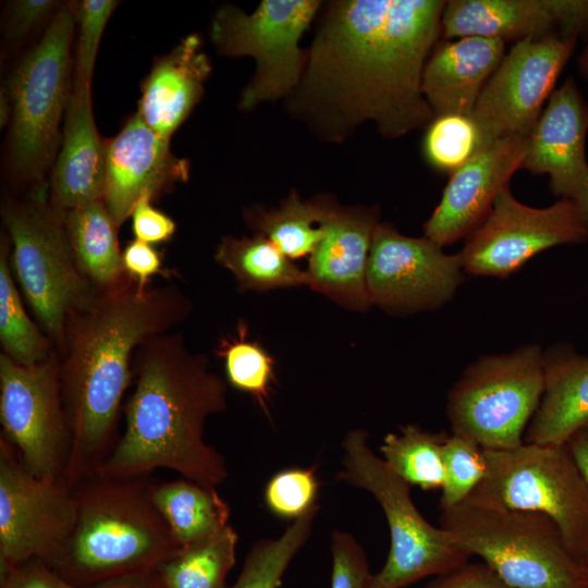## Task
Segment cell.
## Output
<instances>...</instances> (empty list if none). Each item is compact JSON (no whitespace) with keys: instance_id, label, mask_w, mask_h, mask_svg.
I'll return each instance as SVG.
<instances>
[{"instance_id":"1","label":"cell","mask_w":588,"mask_h":588,"mask_svg":"<svg viewBox=\"0 0 588 588\" xmlns=\"http://www.w3.org/2000/svg\"><path fill=\"white\" fill-rule=\"evenodd\" d=\"M446 1L341 0L327 5L287 110L340 143L372 122L388 139L434 119L421 88Z\"/></svg>"},{"instance_id":"2","label":"cell","mask_w":588,"mask_h":588,"mask_svg":"<svg viewBox=\"0 0 588 588\" xmlns=\"http://www.w3.org/2000/svg\"><path fill=\"white\" fill-rule=\"evenodd\" d=\"M191 311L175 285L140 289L126 275L96 290L68 319L60 352L63 406L71 431L64 479L74 488L96 475L110 454L137 348L169 332Z\"/></svg>"},{"instance_id":"3","label":"cell","mask_w":588,"mask_h":588,"mask_svg":"<svg viewBox=\"0 0 588 588\" xmlns=\"http://www.w3.org/2000/svg\"><path fill=\"white\" fill-rule=\"evenodd\" d=\"M133 371L124 432L97 474L132 479L164 468L206 487L224 482L225 458L206 443L205 426L225 409L226 384L206 356L191 352L180 334L164 332L137 348Z\"/></svg>"},{"instance_id":"4","label":"cell","mask_w":588,"mask_h":588,"mask_svg":"<svg viewBox=\"0 0 588 588\" xmlns=\"http://www.w3.org/2000/svg\"><path fill=\"white\" fill-rule=\"evenodd\" d=\"M144 478L94 475L75 486L77 516L52 568L75 587L155 571L182 548Z\"/></svg>"},{"instance_id":"5","label":"cell","mask_w":588,"mask_h":588,"mask_svg":"<svg viewBox=\"0 0 588 588\" xmlns=\"http://www.w3.org/2000/svg\"><path fill=\"white\" fill-rule=\"evenodd\" d=\"M440 527L515 588H588V566L548 515L464 500L440 509Z\"/></svg>"},{"instance_id":"6","label":"cell","mask_w":588,"mask_h":588,"mask_svg":"<svg viewBox=\"0 0 588 588\" xmlns=\"http://www.w3.org/2000/svg\"><path fill=\"white\" fill-rule=\"evenodd\" d=\"M32 196L8 199L1 216L8 231L13 273L52 345L62 351L69 317L84 307L96 289L74 259L62 213L47 197V185Z\"/></svg>"},{"instance_id":"7","label":"cell","mask_w":588,"mask_h":588,"mask_svg":"<svg viewBox=\"0 0 588 588\" xmlns=\"http://www.w3.org/2000/svg\"><path fill=\"white\" fill-rule=\"evenodd\" d=\"M76 4L62 3L39 42L27 51L1 89L11 103L9 148L14 172L44 184L56 159L60 124L71 95V46Z\"/></svg>"},{"instance_id":"8","label":"cell","mask_w":588,"mask_h":588,"mask_svg":"<svg viewBox=\"0 0 588 588\" xmlns=\"http://www.w3.org/2000/svg\"><path fill=\"white\" fill-rule=\"evenodd\" d=\"M360 429L346 433L342 469L336 479L372 494L390 532V550L368 588H405L426 577L448 573L471 558L443 528L431 525L417 510L411 485L377 456Z\"/></svg>"},{"instance_id":"9","label":"cell","mask_w":588,"mask_h":588,"mask_svg":"<svg viewBox=\"0 0 588 588\" xmlns=\"http://www.w3.org/2000/svg\"><path fill=\"white\" fill-rule=\"evenodd\" d=\"M486 474L467 501L536 511L558 525L573 555L588 566V483L564 444L483 449Z\"/></svg>"},{"instance_id":"10","label":"cell","mask_w":588,"mask_h":588,"mask_svg":"<svg viewBox=\"0 0 588 588\" xmlns=\"http://www.w3.org/2000/svg\"><path fill=\"white\" fill-rule=\"evenodd\" d=\"M544 353L525 345L471 364L448 394L452 433L482 449L519 446L544 391Z\"/></svg>"},{"instance_id":"11","label":"cell","mask_w":588,"mask_h":588,"mask_svg":"<svg viewBox=\"0 0 588 588\" xmlns=\"http://www.w3.org/2000/svg\"><path fill=\"white\" fill-rule=\"evenodd\" d=\"M320 7L318 0H264L252 13L231 4L216 12L210 37L217 51L224 57H252L256 65L240 97V109L286 99L295 90L306 60L299 40Z\"/></svg>"},{"instance_id":"12","label":"cell","mask_w":588,"mask_h":588,"mask_svg":"<svg viewBox=\"0 0 588 588\" xmlns=\"http://www.w3.org/2000/svg\"><path fill=\"white\" fill-rule=\"evenodd\" d=\"M0 421L2 436L27 470L38 477L64 478L71 431L58 352L28 366L0 355Z\"/></svg>"},{"instance_id":"13","label":"cell","mask_w":588,"mask_h":588,"mask_svg":"<svg viewBox=\"0 0 588 588\" xmlns=\"http://www.w3.org/2000/svg\"><path fill=\"white\" fill-rule=\"evenodd\" d=\"M77 516L74 489L64 478L38 477L0 436V572L32 559L50 567Z\"/></svg>"},{"instance_id":"14","label":"cell","mask_w":588,"mask_h":588,"mask_svg":"<svg viewBox=\"0 0 588 588\" xmlns=\"http://www.w3.org/2000/svg\"><path fill=\"white\" fill-rule=\"evenodd\" d=\"M577 39L555 34L515 42L487 81L471 112L479 150L510 137H528Z\"/></svg>"},{"instance_id":"15","label":"cell","mask_w":588,"mask_h":588,"mask_svg":"<svg viewBox=\"0 0 588 588\" xmlns=\"http://www.w3.org/2000/svg\"><path fill=\"white\" fill-rule=\"evenodd\" d=\"M587 240V219L573 201L560 198L549 207L534 208L519 203L506 186L458 254L465 273L505 278L538 253Z\"/></svg>"},{"instance_id":"16","label":"cell","mask_w":588,"mask_h":588,"mask_svg":"<svg viewBox=\"0 0 588 588\" xmlns=\"http://www.w3.org/2000/svg\"><path fill=\"white\" fill-rule=\"evenodd\" d=\"M463 272L460 254H446L425 236H405L389 223H378L367 264L372 304L392 313L436 309L452 298Z\"/></svg>"},{"instance_id":"17","label":"cell","mask_w":588,"mask_h":588,"mask_svg":"<svg viewBox=\"0 0 588 588\" xmlns=\"http://www.w3.org/2000/svg\"><path fill=\"white\" fill-rule=\"evenodd\" d=\"M588 102L572 77L550 96L527 137L524 170L547 174L554 196L573 201L588 222Z\"/></svg>"},{"instance_id":"18","label":"cell","mask_w":588,"mask_h":588,"mask_svg":"<svg viewBox=\"0 0 588 588\" xmlns=\"http://www.w3.org/2000/svg\"><path fill=\"white\" fill-rule=\"evenodd\" d=\"M527 137H510L478 150L450 174L442 197L424 225L425 237L443 247L467 237L488 217L500 192L523 168Z\"/></svg>"},{"instance_id":"19","label":"cell","mask_w":588,"mask_h":588,"mask_svg":"<svg viewBox=\"0 0 588 588\" xmlns=\"http://www.w3.org/2000/svg\"><path fill=\"white\" fill-rule=\"evenodd\" d=\"M378 218L377 207H343L324 197L323 235L309 256L308 286L347 309L367 310V264Z\"/></svg>"},{"instance_id":"20","label":"cell","mask_w":588,"mask_h":588,"mask_svg":"<svg viewBox=\"0 0 588 588\" xmlns=\"http://www.w3.org/2000/svg\"><path fill=\"white\" fill-rule=\"evenodd\" d=\"M441 28L445 39L518 41L555 34L588 42V0H452L445 3Z\"/></svg>"},{"instance_id":"21","label":"cell","mask_w":588,"mask_h":588,"mask_svg":"<svg viewBox=\"0 0 588 588\" xmlns=\"http://www.w3.org/2000/svg\"><path fill=\"white\" fill-rule=\"evenodd\" d=\"M188 177L189 161L176 157L170 139L155 133L137 113L107 139L102 200L118 228L144 193L155 198Z\"/></svg>"},{"instance_id":"22","label":"cell","mask_w":588,"mask_h":588,"mask_svg":"<svg viewBox=\"0 0 588 588\" xmlns=\"http://www.w3.org/2000/svg\"><path fill=\"white\" fill-rule=\"evenodd\" d=\"M107 140L99 135L91 88L73 86L63 121L61 148L51 175V205L60 212L102 200Z\"/></svg>"},{"instance_id":"23","label":"cell","mask_w":588,"mask_h":588,"mask_svg":"<svg viewBox=\"0 0 588 588\" xmlns=\"http://www.w3.org/2000/svg\"><path fill=\"white\" fill-rule=\"evenodd\" d=\"M504 52L505 41L477 36L446 39L437 46L425 65L421 82L434 118L470 117Z\"/></svg>"},{"instance_id":"24","label":"cell","mask_w":588,"mask_h":588,"mask_svg":"<svg viewBox=\"0 0 588 588\" xmlns=\"http://www.w3.org/2000/svg\"><path fill=\"white\" fill-rule=\"evenodd\" d=\"M210 72L199 35L186 36L155 59L136 113L155 133L170 139L200 100Z\"/></svg>"},{"instance_id":"25","label":"cell","mask_w":588,"mask_h":588,"mask_svg":"<svg viewBox=\"0 0 588 588\" xmlns=\"http://www.w3.org/2000/svg\"><path fill=\"white\" fill-rule=\"evenodd\" d=\"M544 391L525 432L524 442L564 444L588 421V357L572 346L544 353Z\"/></svg>"},{"instance_id":"26","label":"cell","mask_w":588,"mask_h":588,"mask_svg":"<svg viewBox=\"0 0 588 588\" xmlns=\"http://www.w3.org/2000/svg\"><path fill=\"white\" fill-rule=\"evenodd\" d=\"M147 492L182 549L211 539L230 525V505L217 488L181 477L149 483Z\"/></svg>"},{"instance_id":"27","label":"cell","mask_w":588,"mask_h":588,"mask_svg":"<svg viewBox=\"0 0 588 588\" xmlns=\"http://www.w3.org/2000/svg\"><path fill=\"white\" fill-rule=\"evenodd\" d=\"M65 233L83 275L96 290L119 284L127 275L117 230L103 200L61 212Z\"/></svg>"},{"instance_id":"28","label":"cell","mask_w":588,"mask_h":588,"mask_svg":"<svg viewBox=\"0 0 588 588\" xmlns=\"http://www.w3.org/2000/svg\"><path fill=\"white\" fill-rule=\"evenodd\" d=\"M216 261L228 269L241 290L266 291L308 285L306 270L299 269L267 237L224 236L215 253Z\"/></svg>"},{"instance_id":"29","label":"cell","mask_w":588,"mask_h":588,"mask_svg":"<svg viewBox=\"0 0 588 588\" xmlns=\"http://www.w3.org/2000/svg\"><path fill=\"white\" fill-rule=\"evenodd\" d=\"M323 209L324 197L304 201L292 191L278 207L266 210L254 206L245 211V218L255 234L267 237L294 260L310 256L322 238Z\"/></svg>"},{"instance_id":"30","label":"cell","mask_w":588,"mask_h":588,"mask_svg":"<svg viewBox=\"0 0 588 588\" xmlns=\"http://www.w3.org/2000/svg\"><path fill=\"white\" fill-rule=\"evenodd\" d=\"M237 540V532L229 525L211 539L181 549L157 567L164 587L225 588L236 561Z\"/></svg>"},{"instance_id":"31","label":"cell","mask_w":588,"mask_h":588,"mask_svg":"<svg viewBox=\"0 0 588 588\" xmlns=\"http://www.w3.org/2000/svg\"><path fill=\"white\" fill-rule=\"evenodd\" d=\"M445 432H429L406 425L399 433H388L380 451L385 464L411 486L422 490H442L445 481L442 448Z\"/></svg>"},{"instance_id":"32","label":"cell","mask_w":588,"mask_h":588,"mask_svg":"<svg viewBox=\"0 0 588 588\" xmlns=\"http://www.w3.org/2000/svg\"><path fill=\"white\" fill-rule=\"evenodd\" d=\"M10 243L0 246V340L4 353L21 365L45 360L54 351L51 341L30 320L23 307L10 261Z\"/></svg>"},{"instance_id":"33","label":"cell","mask_w":588,"mask_h":588,"mask_svg":"<svg viewBox=\"0 0 588 588\" xmlns=\"http://www.w3.org/2000/svg\"><path fill=\"white\" fill-rule=\"evenodd\" d=\"M318 511L316 504L290 523L279 537L256 541L236 580L225 588H279L290 563L308 540Z\"/></svg>"},{"instance_id":"34","label":"cell","mask_w":588,"mask_h":588,"mask_svg":"<svg viewBox=\"0 0 588 588\" xmlns=\"http://www.w3.org/2000/svg\"><path fill=\"white\" fill-rule=\"evenodd\" d=\"M230 384L249 394L268 413V401L275 379L274 360L257 342L247 339L242 322L233 338H224L218 346Z\"/></svg>"},{"instance_id":"35","label":"cell","mask_w":588,"mask_h":588,"mask_svg":"<svg viewBox=\"0 0 588 588\" xmlns=\"http://www.w3.org/2000/svg\"><path fill=\"white\" fill-rule=\"evenodd\" d=\"M480 146L479 131L468 115L436 117L426 128L422 154L436 171L452 174L464 166Z\"/></svg>"},{"instance_id":"36","label":"cell","mask_w":588,"mask_h":588,"mask_svg":"<svg viewBox=\"0 0 588 588\" xmlns=\"http://www.w3.org/2000/svg\"><path fill=\"white\" fill-rule=\"evenodd\" d=\"M445 481L440 509L455 505L471 493L486 474L483 449L460 434H448L443 448Z\"/></svg>"},{"instance_id":"37","label":"cell","mask_w":588,"mask_h":588,"mask_svg":"<svg viewBox=\"0 0 588 588\" xmlns=\"http://www.w3.org/2000/svg\"><path fill=\"white\" fill-rule=\"evenodd\" d=\"M318 491L315 468H287L270 478L264 499L272 514L294 520L318 504Z\"/></svg>"},{"instance_id":"38","label":"cell","mask_w":588,"mask_h":588,"mask_svg":"<svg viewBox=\"0 0 588 588\" xmlns=\"http://www.w3.org/2000/svg\"><path fill=\"white\" fill-rule=\"evenodd\" d=\"M119 5L114 0H84L76 4L78 25L72 85L91 87L97 52L105 27Z\"/></svg>"},{"instance_id":"39","label":"cell","mask_w":588,"mask_h":588,"mask_svg":"<svg viewBox=\"0 0 588 588\" xmlns=\"http://www.w3.org/2000/svg\"><path fill=\"white\" fill-rule=\"evenodd\" d=\"M331 588H368L371 577L366 553L348 532L331 534Z\"/></svg>"},{"instance_id":"40","label":"cell","mask_w":588,"mask_h":588,"mask_svg":"<svg viewBox=\"0 0 588 588\" xmlns=\"http://www.w3.org/2000/svg\"><path fill=\"white\" fill-rule=\"evenodd\" d=\"M60 5L54 0L12 1L7 14V39L14 41L24 38L47 19H52Z\"/></svg>"},{"instance_id":"41","label":"cell","mask_w":588,"mask_h":588,"mask_svg":"<svg viewBox=\"0 0 588 588\" xmlns=\"http://www.w3.org/2000/svg\"><path fill=\"white\" fill-rule=\"evenodd\" d=\"M154 196L146 192L136 201L131 218L135 240L149 244L166 242L175 232L174 221L156 209L151 201Z\"/></svg>"},{"instance_id":"42","label":"cell","mask_w":588,"mask_h":588,"mask_svg":"<svg viewBox=\"0 0 588 588\" xmlns=\"http://www.w3.org/2000/svg\"><path fill=\"white\" fill-rule=\"evenodd\" d=\"M0 588H77L52 567L32 559L0 572Z\"/></svg>"},{"instance_id":"43","label":"cell","mask_w":588,"mask_h":588,"mask_svg":"<svg viewBox=\"0 0 588 588\" xmlns=\"http://www.w3.org/2000/svg\"><path fill=\"white\" fill-rule=\"evenodd\" d=\"M424 588H515L504 581L488 564L469 562L436 576Z\"/></svg>"},{"instance_id":"44","label":"cell","mask_w":588,"mask_h":588,"mask_svg":"<svg viewBox=\"0 0 588 588\" xmlns=\"http://www.w3.org/2000/svg\"><path fill=\"white\" fill-rule=\"evenodd\" d=\"M123 267L140 289H146L151 277L162 273V260L151 244L134 240L122 252Z\"/></svg>"},{"instance_id":"45","label":"cell","mask_w":588,"mask_h":588,"mask_svg":"<svg viewBox=\"0 0 588 588\" xmlns=\"http://www.w3.org/2000/svg\"><path fill=\"white\" fill-rule=\"evenodd\" d=\"M78 588H166L157 569L107 579Z\"/></svg>"},{"instance_id":"46","label":"cell","mask_w":588,"mask_h":588,"mask_svg":"<svg viewBox=\"0 0 588 588\" xmlns=\"http://www.w3.org/2000/svg\"><path fill=\"white\" fill-rule=\"evenodd\" d=\"M565 445L588 483V421L568 437Z\"/></svg>"},{"instance_id":"47","label":"cell","mask_w":588,"mask_h":588,"mask_svg":"<svg viewBox=\"0 0 588 588\" xmlns=\"http://www.w3.org/2000/svg\"><path fill=\"white\" fill-rule=\"evenodd\" d=\"M580 76L588 82V42L577 60Z\"/></svg>"}]
</instances>
